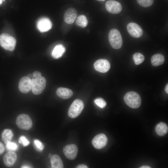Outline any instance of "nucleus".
Here are the masks:
<instances>
[{
  "instance_id": "nucleus-1",
  "label": "nucleus",
  "mask_w": 168,
  "mask_h": 168,
  "mask_svg": "<svg viewBox=\"0 0 168 168\" xmlns=\"http://www.w3.org/2000/svg\"><path fill=\"white\" fill-rule=\"evenodd\" d=\"M125 103L129 107L134 109L139 107L141 104V99L139 95L134 91H129L124 97Z\"/></svg>"
},
{
  "instance_id": "nucleus-2",
  "label": "nucleus",
  "mask_w": 168,
  "mask_h": 168,
  "mask_svg": "<svg viewBox=\"0 0 168 168\" xmlns=\"http://www.w3.org/2000/svg\"><path fill=\"white\" fill-rule=\"evenodd\" d=\"M109 42L114 49H118L121 48L123 40L120 32L117 29H113L110 30L108 34Z\"/></svg>"
},
{
  "instance_id": "nucleus-3",
  "label": "nucleus",
  "mask_w": 168,
  "mask_h": 168,
  "mask_svg": "<svg viewBox=\"0 0 168 168\" xmlns=\"http://www.w3.org/2000/svg\"><path fill=\"white\" fill-rule=\"evenodd\" d=\"M16 44L15 39L7 33L0 35V46L6 50L12 51Z\"/></svg>"
},
{
  "instance_id": "nucleus-4",
  "label": "nucleus",
  "mask_w": 168,
  "mask_h": 168,
  "mask_svg": "<svg viewBox=\"0 0 168 168\" xmlns=\"http://www.w3.org/2000/svg\"><path fill=\"white\" fill-rule=\"evenodd\" d=\"M84 107L83 102L80 99L74 100L70 106L68 114L72 118H75L78 116L82 112Z\"/></svg>"
},
{
  "instance_id": "nucleus-5",
  "label": "nucleus",
  "mask_w": 168,
  "mask_h": 168,
  "mask_svg": "<svg viewBox=\"0 0 168 168\" xmlns=\"http://www.w3.org/2000/svg\"><path fill=\"white\" fill-rule=\"evenodd\" d=\"M31 90L33 93L35 95L41 94L44 90L46 81L45 78L41 76L37 78H34L32 80Z\"/></svg>"
},
{
  "instance_id": "nucleus-6",
  "label": "nucleus",
  "mask_w": 168,
  "mask_h": 168,
  "mask_svg": "<svg viewBox=\"0 0 168 168\" xmlns=\"http://www.w3.org/2000/svg\"><path fill=\"white\" fill-rule=\"evenodd\" d=\"M16 124L17 127L20 129L28 130L32 127V121L29 116L25 114H21L17 117Z\"/></svg>"
},
{
  "instance_id": "nucleus-7",
  "label": "nucleus",
  "mask_w": 168,
  "mask_h": 168,
  "mask_svg": "<svg viewBox=\"0 0 168 168\" xmlns=\"http://www.w3.org/2000/svg\"><path fill=\"white\" fill-rule=\"evenodd\" d=\"M107 142L108 139L105 135L103 133H100L93 138L92 143L95 148L101 149L106 146Z\"/></svg>"
},
{
  "instance_id": "nucleus-8",
  "label": "nucleus",
  "mask_w": 168,
  "mask_h": 168,
  "mask_svg": "<svg viewBox=\"0 0 168 168\" xmlns=\"http://www.w3.org/2000/svg\"><path fill=\"white\" fill-rule=\"evenodd\" d=\"M127 28L129 35L133 37L138 38L142 35L143 31L142 28L135 23L130 22L128 23Z\"/></svg>"
},
{
  "instance_id": "nucleus-9",
  "label": "nucleus",
  "mask_w": 168,
  "mask_h": 168,
  "mask_svg": "<svg viewBox=\"0 0 168 168\" xmlns=\"http://www.w3.org/2000/svg\"><path fill=\"white\" fill-rule=\"evenodd\" d=\"M78 151L77 146L74 144L67 145L63 149L65 156L68 159L71 160H74L76 158Z\"/></svg>"
},
{
  "instance_id": "nucleus-10",
  "label": "nucleus",
  "mask_w": 168,
  "mask_h": 168,
  "mask_svg": "<svg viewBox=\"0 0 168 168\" xmlns=\"http://www.w3.org/2000/svg\"><path fill=\"white\" fill-rule=\"evenodd\" d=\"M18 88L21 92L23 93H28L31 90V80L27 76L22 77L19 81Z\"/></svg>"
},
{
  "instance_id": "nucleus-11",
  "label": "nucleus",
  "mask_w": 168,
  "mask_h": 168,
  "mask_svg": "<svg viewBox=\"0 0 168 168\" xmlns=\"http://www.w3.org/2000/svg\"><path fill=\"white\" fill-rule=\"evenodd\" d=\"M105 6L107 10L112 14H118L122 10V6L120 3L114 0L107 1L105 3Z\"/></svg>"
},
{
  "instance_id": "nucleus-12",
  "label": "nucleus",
  "mask_w": 168,
  "mask_h": 168,
  "mask_svg": "<svg viewBox=\"0 0 168 168\" xmlns=\"http://www.w3.org/2000/svg\"><path fill=\"white\" fill-rule=\"evenodd\" d=\"M94 68L97 71L102 73L108 72L110 68V64L108 60L100 59L96 61L94 64Z\"/></svg>"
},
{
  "instance_id": "nucleus-13",
  "label": "nucleus",
  "mask_w": 168,
  "mask_h": 168,
  "mask_svg": "<svg viewBox=\"0 0 168 168\" xmlns=\"http://www.w3.org/2000/svg\"><path fill=\"white\" fill-rule=\"evenodd\" d=\"M52 23L49 19L43 17L37 21L36 26L38 29L41 32H46L50 30L52 27Z\"/></svg>"
},
{
  "instance_id": "nucleus-14",
  "label": "nucleus",
  "mask_w": 168,
  "mask_h": 168,
  "mask_svg": "<svg viewBox=\"0 0 168 168\" xmlns=\"http://www.w3.org/2000/svg\"><path fill=\"white\" fill-rule=\"evenodd\" d=\"M77 15L76 10L73 8H70L64 12V20L68 24H72L76 19Z\"/></svg>"
},
{
  "instance_id": "nucleus-15",
  "label": "nucleus",
  "mask_w": 168,
  "mask_h": 168,
  "mask_svg": "<svg viewBox=\"0 0 168 168\" xmlns=\"http://www.w3.org/2000/svg\"><path fill=\"white\" fill-rule=\"evenodd\" d=\"M17 159V155L13 151H9L6 153L3 157L4 164L7 167H12L15 163Z\"/></svg>"
},
{
  "instance_id": "nucleus-16",
  "label": "nucleus",
  "mask_w": 168,
  "mask_h": 168,
  "mask_svg": "<svg viewBox=\"0 0 168 168\" xmlns=\"http://www.w3.org/2000/svg\"><path fill=\"white\" fill-rule=\"evenodd\" d=\"M57 95L63 99H68L72 95L73 92L70 89L64 87H59L56 91Z\"/></svg>"
},
{
  "instance_id": "nucleus-17",
  "label": "nucleus",
  "mask_w": 168,
  "mask_h": 168,
  "mask_svg": "<svg viewBox=\"0 0 168 168\" xmlns=\"http://www.w3.org/2000/svg\"><path fill=\"white\" fill-rule=\"evenodd\" d=\"M65 50V48L63 45L57 44L54 48L52 53V56L54 58H59L62 56Z\"/></svg>"
},
{
  "instance_id": "nucleus-18",
  "label": "nucleus",
  "mask_w": 168,
  "mask_h": 168,
  "mask_svg": "<svg viewBox=\"0 0 168 168\" xmlns=\"http://www.w3.org/2000/svg\"><path fill=\"white\" fill-rule=\"evenodd\" d=\"M51 167L52 168H63V165L60 157L57 155H53L50 159Z\"/></svg>"
},
{
  "instance_id": "nucleus-19",
  "label": "nucleus",
  "mask_w": 168,
  "mask_h": 168,
  "mask_svg": "<svg viewBox=\"0 0 168 168\" xmlns=\"http://www.w3.org/2000/svg\"><path fill=\"white\" fill-rule=\"evenodd\" d=\"M156 133L160 136H163L168 132V127L167 124L163 122H160L157 124L155 128Z\"/></svg>"
},
{
  "instance_id": "nucleus-20",
  "label": "nucleus",
  "mask_w": 168,
  "mask_h": 168,
  "mask_svg": "<svg viewBox=\"0 0 168 168\" xmlns=\"http://www.w3.org/2000/svg\"><path fill=\"white\" fill-rule=\"evenodd\" d=\"M165 61V58L161 54H156L153 55L151 58V63L154 66H157L162 65Z\"/></svg>"
},
{
  "instance_id": "nucleus-21",
  "label": "nucleus",
  "mask_w": 168,
  "mask_h": 168,
  "mask_svg": "<svg viewBox=\"0 0 168 168\" xmlns=\"http://www.w3.org/2000/svg\"><path fill=\"white\" fill-rule=\"evenodd\" d=\"M1 136L2 140L6 144L11 141L13 137V134L10 129H6L2 132Z\"/></svg>"
},
{
  "instance_id": "nucleus-22",
  "label": "nucleus",
  "mask_w": 168,
  "mask_h": 168,
  "mask_svg": "<svg viewBox=\"0 0 168 168\" xmlns=\"http://www.w3.org/2000/svg\"><path fill=\"white\" fill-rule=\"evenodd\" d=\"M88 23V21L86 17L83 15L78 16L76 21L77 25L82 28L86 27L87 26Z\"/></svg>"
},
{
  "instance_id": "nucleus-23",
  "label": "nucleus",
  "mask_w": 168,
  "mask_h": 168,
  "mask_svg": "<svg viewBox=\"0 0 168 168\" xmlns=\"http://www.w3.org/2000/svg\"><path fill=\"white\" fill-rule=\"evenodd\" d=\"M133 59L135 64L138 65L144 61L145 58L144 55L142 54L136 53L133 54Z\"/></svg>"
},
{
  "instance_id": "nucleus-24",
  "label": "nucleus",
  "mask_w": 168,
  "mask_h": 168,
  "mask_svg": "<svg viewBox=\"0 0 168 168\" xmlns=\"http://www.w3.org/2000/svg\"><path fill=\"white\" fill-rule=\"evenodd\" d=\"M138 3L143 7H148L151 6L153 3L154 0H137Z\"/></svg>"
},
{
  "instance_id": "nucleus-25",
  "label": "nucleus",
  "mask_w": 168,
  "mask_h": 168,
  "mask_svg": "<svg viewBox=\"0 0 168 168\" xmlns=\"http://www.w3.org/2000/svg\"><path fill=\"white\" fill-rule=\"evenodd\" d=\"M6 149L9 151H15L18 148V146L17 144L13 142H10L6 144Z\"/></svg>"
},
{
  "instance_id": "nucleus-26",
  "label": "nucleus",
  "mask_w": 168,
  "mask_h": 168,
  "mask_svg": "<svg viewBox=\"0 0 168 168\" xmlns=\"http://www.w3.org/2000/svg\"><path fill=\"white\" fill-rule=\"evenodd\" d=\"M95 103L100 108H103L105 107L106 105V101L102 98H98L94 100Z\"/></svg>"
},
{
  "instance_id": "nucleus-27",
  "label": "nucleus",
  "mask_w": 168,
  "mask_h": 168,
  "mask_svg": "<svg viewBox=\"0 0 168 168\" xmlns=\"http://www.w3.org/2000/svg\"><path fill=\"white\" fill-rule=\"evenodd\" d=\"M18 142L20 144H22L24 147L27 146L30 144L29 141L23 135H22L19 137Z\"/></svg>"
},
{
  "instance_id": "nucleus-28",
  "label": "nucleus",
  "mask_w": 168,
  "mask_h": 168,
  "mask_svg": "<svg viewBox=\"0 0 168 168\" xmlns=\"http://www.w3.org/2000/svg\"><path fill=\"white\" fill-rule=\"evenodd\" d=\"M34 144L36 148L40 151H42L44 148V145L39 140L35 139L34 140Z\"/></svg>"
},
{
  "instance_id": "nucleus-29",
  "label": "nucleus",
  "mask_w": 168,
  "mask_h": 168,
  "mask_svg": "<svg viewBox=\"0 0 168 168\" xmlns=\"http://www.w3.org/2000/svg\"><path fill=\"white\" fill-rule=\"evenodd\" d=\"M33 75L34 78L40 77L41 76V73L39 71H35L33 72Z\"/></svg>"
},
{
  "instance_id": "nucleus-30",
  "label": "nucleus",
  "mask_w": 168,
  "mask_h": 168,
  "mask_svg": "<svg viewBox=\"0 0 168 168\" xmlns=\"http://www.w3.org/2000/svg\"><path fill=\"white\" fill-rule=\"evenodd\" d=\"M5 150L4 147L3 143L0 142V155L4 153Z\"/></svg>"
},
{
  "instance_id": "nucleus-31",
  "label": "nucleus",
  "mask_w": 168,
  "mask_h": 168,
  "mask_svg": "<svg viewBox=\"0 0 168 168\" xmlns=\"http://www.w3.org/2000/svg\"><path fill=\"white\" fill-rule=\"evenodd\" d=\"M76 168H88V167L86 165L83 164H81L77 166Z\"/></svg>"
},
{
  "instance_id": "nucleus-32",
  "label": "nucleus",
  "mask_w": 168,
  "mask_h": 168,
  "mask_svg": "<svg viewBox=\"0 0 168 168\" xmlns=\"http://www.w3.org/2000/svg\"><path fill=\"white\" fill-rule=\"evenodd\" d=\"M27 77H28V78H29L31 80L34 78V76L33 75V74L31 73L28 74Z\"/></svg>"
},
{
  "instance_id": "nucleus-33",
  "label": "nucleus",
  "mask_w": 168,
  "mask_h": 168,
  "mask_svg": "<svg viewBox=\"0 0 168 168\" xmlns=\"http://www.w3.org/2000/svg\"><path fill=\"white\" fill-rule=\"evenodd\" d=\"M140 168H150V166H143L140 167Z\"/></svg>"
},
{
  "instance_id": "nucleus-34",
  "label": "nucleus",
  "mask_w": 168,
  "mask_h": 168,
  "mask_svg": "<svg viewBox=\"0 0 168 168\" xmlns=\"http://www.w3.org/2000/svg\"><path fill=\"white\" fill-rule=\"evenodd\" d=\"M166 92V93H168V84L166 85L165 89Z\"/></svg>"
},
{
  "instance_id": "nucleus-35",
  "label": "nucleus",
  "mask_w": 168,
  "mask_h": 168,
  "mask_svg": "<svg viewBox=\"0 0 168 168\" xmlns=\"http://www.w3.org/2000/svg\"><path fill=\"white\" fill-rule=\"evenodd\" d=\"M30 167L29 166H26V165H25V166H22V167H21V168H30Z\"/></svg>"
},
{
  "instance_id": "nucleus-36",
  "label": "nucleus",
  "mask_w": 168,
  "mask_h": 168,
  "mask_svg": "<svg viewBox=\"0 0 168 168\" xmlns=\"http://www.w3.org/2000/svg\"><path fill=\"white\" fill-rule=\"evenodd\" d=\"M5 0H0V5L2 4L3 1H4Z\"/></svg>"
},
{
  "instance_id": "nucleus-37",
  "label": "nucleus",
  "mask_w": 168,
  "mask_h": 168,
  "mask_svg": "<svg viewBox=\"0 0 168 168\" xmlns=\"http://www.w3.org/2000/svg\"><path fill=\"white\" fill-rule=\"evenodd\" d=\"M98 1H105V0H97Z\"/></svg>"
}]
</instances>
